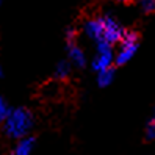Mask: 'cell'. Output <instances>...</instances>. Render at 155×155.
Returning <instances> with one entry per match:
<instances>
[{"label":"cell","instance_id":"cell-1","mask_svg":"<svg viewBox=\"0 0 155 155\" xmlns=\"http://www.w3.org/2000/svg\"><path fill=\"white\" fill-rule=\"evenodd\" d=\"M33 127V114L27 108H16L11 110L3 122V132L13 140H21L28 136Z\"/></svg>","mask_w":155,"mask_h":155},{"label":"cell","instance_id":"cell-2","mask_svg":"<svg viewBox=\"0 0 155 155\" xmlns=\"http://www.w3.org/2000/svg\"><path fill=\"white\" fill-rule=\"evenodd\" d=\"M119 42H121V47L116 53L114 61L116 64H125L127 61L132 60V57L138 50V35L135 31H125Z\"/></svg>","mask_w":155,"mask_h":155},{"label":"cell","instance_id":"cell-3","mask_svg":"<svg viewBox=\"0 0 155 155\" xmlns=\"http://www.w3.org/2000/svg\"><path fill=\"white\" fill-rule=\"evenodd\" d=\"M102 21V39L99 42H108V44H116L122 39L124 36V28L122 25L117 22L114 17L111 16H102L100 17Z\"/></svg>","mask_w":155,"mask_h":155},{"label":"cell","instance_id":"cell-4","mask_svg":"<svg viewBox=\"0 0 155 155\" xmlns=\"http://www.w3.org/2000/svg\"><path fill=\"white\" fill-rule=\"evenodd\" d=\"M114 61V53L111 49V44L108 42H97V53L93 60V69L99 71H104L111 68Z\"/></svg>","mask_w":155,"mask_h":155},{"label":"cell","instance_id":"cell-5","mask_svg":"<svg viewBox=\"0 0 155 155\" xmlns=\"http://www.w3.org/2000/svg\"><path fill=\"white\" fill-rule=\"evenodd\" d=\"M33 149H35V140L31 136H25V138L17 140L11 150V155H31Z\"/></svg>","mask_w":155,"mask_h":155},{"label":"cell","instance_id":"cell-6","mask_svg":"<svg viewBox=\"0 0 155 155\" xmlns=\"http://www.w3.org/2000/svg\"><path fill=\"white\" fill-rule=\"evenodd\" d=\"M68 55H69V61L72 64H75L78 68L85 66L86 64V57H85V52L81 50L75 42L69 44V50H68Z\"/></svg>","mask_w":155,"mask_h":155},{"label":"cell","instance_id":"cell-7","mask_svg":"<svg viewBox=\"0 0 155 155\" xmlns=\"http://www.w3.org/2000/svg\"><path fill=\"white\" fill-rule=\"evenodd\" d=\"M114 78V71L111 68L104 69V71H99V75H97V81L100 86H108L113 81Z\"/></svg>","mask_w":155,"mask_h":155},{"label":"cell","instance_id":"cell-8","mask_svg":"<svg viewBox=\"0 0 155 155\" xmlns=\"http://www.w3.org/2000/svg\"><path fill=\"white\" fill-rule=\"evenodd\" d=\"M69 74H71V63L60 61L55 68V77L60 78V80H64V78H68Z\"/></svg>","mask_w":155,"mask_h":155},{"label":"cell","instance_id":"cell-9","mask_svg":"<svg viewBox=\"0 0 155 155\" xmlns=\"http://www.w3.org/2000/svg\"><path fill=\"white\" fill-rule=\"evenodd\" d=\"M10 113H11V108H10V105H8V102L3 97H0V122L3 124Z\"/></svg>","mask_w":155,"mask_h":155},{"label":"cell","instance_id":"cell-10","mask_svg":"<svg viewBox=\"0 0 155 155\" xmlns=\"http://www.w3.org/2000/svg\"><path fill=\"white\" fill-rule=\"evenodd\" d=\"M141 10L144 13H153L155 11V0H140Z\"/></svg>","mask_w":155,"mask_h":155},{"label":"cell","instance_id":"cell-11","mask_svg":"<svg viewBox=\"0 0 155 155\" xmlns=\"http://www.w3.org/2000/svg\"><path fill=\"white\" fill-rule=\"evenodd\" d=\"M146 135H147V138H149V140L155 138V113L152 114L150 121H149V124H147V129H146Z\"/></svg>","mask_w":155,"mask_h":155},{"label":"cell","instance_id":"cell-12","mask_svg":"<svg viewBox=\"0 0 155 155\" xmlns=\"http://www.w3.org/2000/svg\"><path fill=\"white\" fill-rule=\"evenodd\" d=\"M66 38H68V42L72 44V42H74V39H75V31H74V30H69V31L66 33Z\"/></svg>","mask_w":155,"mask_h":155},{"label":"cell","instance_id":"cell-13","mask_svg":"<svg viewBox=\"0 0 155 155\" xmlns=\"http://www.w3.org/2000/svg\"><path fill=\"white\" fill-rule=\"evenodd\" d=\"M116 2H121V3H127V2H130V0H116Z\"/></svg>","mask_w":155,"mask_h":155},{"label":"cell","instance_id":"cell-14","mask_svg":"<svg viewBox=\"0 0 155 155\" xmlns=\"http://www.w3.org/2000/svg\"><path fill=\"white\" fill-rule=\"evenodd\" d=\"M0 77H2V66H0Z\"/></svg>","mask_w":155,"mask_h":155},{"label":"cell","instance_id":"cell-15","mask_svg":"<svg viewBox=\"0 0 155 155\" xmlns=\"http://www.w3.org/2000/svg\"><path fill=\"white\" fill-rule=\"evenodd\" d=\"M2 2H3V0H0V5H2Z\"/></svg>","mask_w":155,"mask_h":155}]
</instances>
